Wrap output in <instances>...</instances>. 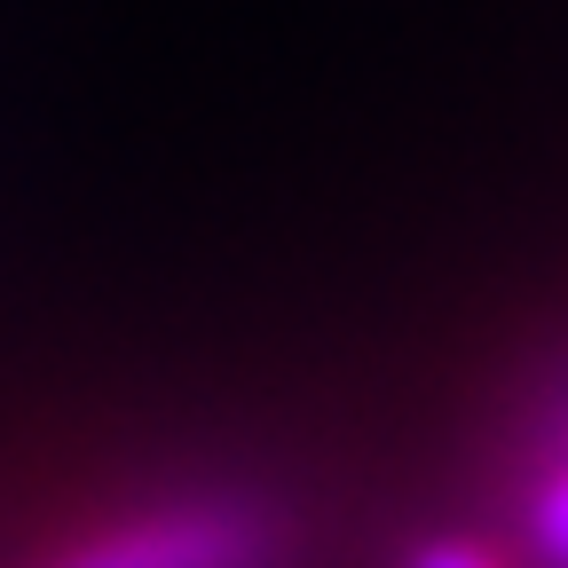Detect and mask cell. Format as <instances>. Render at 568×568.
<instances>
[{
    "label": "cell",
    "mask_w": 568,
    "mask_h": 568,
    "mask_svg": "<svg viewBox=\"0 0 568 568\" xmlns=\"http://www.w3.org/2000/svg\"><path fill=\"white\" fill-rule=\"evenodd\" d=\"M301 521L276 489L190 474L126 489L119 506L55 529L24 568H293Z\"/></svg>",
    "instance_id": "obj_1"
},
{
    "label": "cell",
    "mask_w": 568,
    "mask_h": 568,
    "mask_svg": "<svg viewBox=\"0 0 568 568\" xmlns=\"http://www.w3.org/2000/svg\"><path fill=\"white\" fill-rule=\"evenodd\" d=\"M506 497H514V552L529 568H568V355L529 387L506 450Z\"/></svg>",
    "instance_id": "obj_2"
},
{
    "label": "cell",
    "mask_w": 568,
    "mask_h": 568,
    "mask_svg": "<svg viewBox=\"0 0 568 568\" xmlns=\"http://www.w3.org/2000/svg\"><path fill=\"white\" fill-rule=\"evenodd\" d=\"M403 568H529L506 537H481V529H443V537H418L403 552Z\"/></svg>",
    "instance_id": "obj_3"
}]
</instances>
